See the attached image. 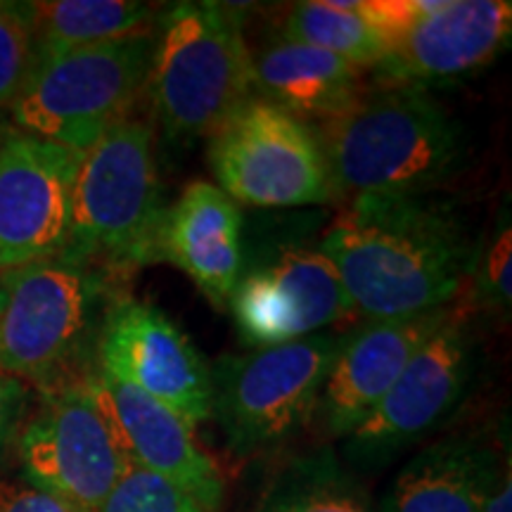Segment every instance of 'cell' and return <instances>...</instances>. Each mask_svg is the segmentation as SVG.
Instances as JSON below:
<instances>
[{"label": "cell", "instance_id": "6da1fadb", "mask_svg": "<svg viewBox=\"0 0 512 512\" xmlns=\"http://www.w3.org/2000/svg\"><path fill=\"white\" fill-rule=\"evenodd\" d=\"M366 320L413 318L456 302L475 240L456 204L427 195H363L347 202L318 245Z\"/></svg>", "mask_w": 512, "mask_h": 512}, {"label": "cell", "instance_id": "7a4b0ae2", "mask_svg": "<svg viewBox=\"0 0 512 512\" xmlns=\"http://www.w3.org/2000/svg\"><path fill=\"white\" fill-rule=\"evenodd\" d=\"M339 200L427 195L467 162L463 126L427 91L373 83L351 110L316 126Z\"/></svg>", "mask_w": 512, "mask_h": 512}, {"label": "cell", "instance_id": "3957f363", "mask_svg": "<svg viewBox=\"0 0 512 512\" xmlns=\"http://www.w3.org/2000/svg\"><path fill=\"white\" fill-rule=\"evenodd\" d=\"M145 98L169 140L214 136L254 98L245 10L183 0L159 12Z\"/></svg>", "mask_w": 512, "mask_h": 512}, {"label": "cell", "instance_id": "277c9868", "mask_svg": "<svg viewBox=\"0 0 512 512\" xmlns=\"http://www.w3.org/2000/svg\"><path fill=\"white\" fill-rule=\"evenodd\" d=\"M164 211L155 124L136 112L81 152L62 254L119 278L159 264Z\"/></svg>", "mask_w": 512, "mask_h": 512}, {"label": "cell", "instance_id": "5b68a950", "mask_svg": "<svg viewBox=\"0 0 512 512\" xmlns=\"http://www.w3.org/2000/svg\"><path fill=\"white\" fill-rule=\"evenodd\" d=\"M0 373L17 380L67 384L72 363L98 337L121 297L119 275L91 261L50 256L3 275Z\"/></svg>", "mask_w": 512, "mask_h": 512}, {"label": "cell", "instance_id": "8992f818", "mask_svg": "<svg viewBox=\"0 0 512 512\" xmlns=\"http://www.w3.org/2000/svg\"><path fill=\"white\" fill-rule=\"evenodd\" d=\"M155 27L36 64L12 102L17 131L86 152L136 114L150 76Z\"/></svg>", "mask_w": 512, "mask_h": 512}, {"label": "cell", "instance_id": "52a82bcc", "mask_svg": "<svg viewBox=\"0 0 512 512\" xmlns=\"http://www.w3.org/2000/svg\"><path fill=\"white\" fill-rule=\"evenodd\" d=\"M344 335L325 330L240 356L211 368V418L235 456H256L302 430Z\"/></svg>", "mask_w": 512, "mask_h": 512}, {"label": "cell", "instance_id": "ba28073f", "mask_svg": "<svg viewBox=\"0 0 512 512\" xmlns=\"http://www.w3.org/2000/svg\"><path fill=\"white\" fill-rule=\"evenodd\" d=\"M207 157L219 188L238 204L290 209L339 200L316 128L256 95L209 138Z\"/></svg>", "mask_w": 512, "mask_h": 512}, {"label": "cell", "instance_id": "9c48e42d", "mask_svg": "<svg viewBox=\"0 0 512 512\" xmlns=\"http://www.w3.org/2000/svg\"><path fill=\"white\" fill-rule=\"evenodd\" d=\"M477 370V342L463 309L451 306L401 370L382 401L347 441V456L358 467H382L403 448L437 430L470 392Z\"/></svg>", "mask_w": 512, "mask_h": 512}, {"label": "cell", "instance_id": "30bf717a", "mask_svg": "<svg viewBox=\"0 0 512 512\" xmlns=\"http://www.w3.org/2000/svg\"><path fill=\"white\" fill-rule=\"evenodd\" d=\"M22 470L69 512H100L131 470L83 377L55 387L19 437Z\"/></svg>", "mask_w": 512, "mask_h": 512}, {"label": "cell", "instance_id": "8fae6325", "mask_svg": "<svg viewBox=\"0 0 512 512\" xmlns=\"http://www.w3.org/2000/svg\"><path fill=\"white\" fill-rule=\"evenodd\" d=\"M247 347H275L325 332L354 313L347 290L318 247L285 245L245 261L228 302Z\"/></svg>", "mask_w": 512, "mask_h": 512}, {"label": "cell", "instance_id": "7c38bea8", "mask_svg": "<svg viewBox=\"0 0 512 512\" xmlns=\"http://www.w3.org/2000/svg\"><path fill=\"white\" fill-rule=\"evenodd\" d=\"M79 162L81 152L15 126L0 133V275L62 254Z\"/></svg>", "mask_w": 512, "mask_h": 512}, {"label": "cell", "instance_id": "4fadbf2b", "mask_svg": "<svg viewBox=\"0 0 512 512\" xmlns=\"http://www.w3.org/2000/svg\"><path fill=\"white\" fill-rule=\"evenodd\" d=\"M102 370L171 408L192 430L211 418V368L162 309L121 294L98 337Z\"/></svg>", "mask_w": 512, "mask_h": 512}, {"label": "cell", "instance_id": "5bb4252c", "mask_svg": "<svg viewBox=\"0 0 512 512\" xmlns=\"http://www.w3.org/2000/svg\"><path fill=\"white\" fill-rule=\"evenodd\" d=\"M512 36L508 0H437L434 8L387 41L373 83L427 91L489 67Z\"/></svg>", "mask_w": 512, "mask_h": 512}, {"label": "cell", "instance_id": "9a60e30c", "mask_svg": "<svg viewBox=\"0 0 512 512\" xmlns=\"http://www.w3.org/2000/svg\"><path fill=\"white\" fill-rule=\"evenodd\" d=\"M83 387L128 465L166 479L209 510L219 512L223 503L219 465L197 444L188 422L100 366L83 377Z\"/></svg>", "mask_w": 512, "mask_h": 512}, {"label": "cell", "instance_id": "2e32d148", "mask_svg": "<svg viewBox=\"0 0 512 512\" xmlns=\"http://www.w3.org/2000/svg\"><path fill=\"white\" fill-rule=\"evenodd\" d=\"M451 306L413 318L366 320L361 328L344 335L313 411L320 430L335 439L349 437L392 389L401 370L439 328Z\"/></svg>", "mask_w": 512, "mask_h": 512}, {"label": "cell", "instance_id": "e0dca14e", "mask_svg": "<svg viewBox=\"0 0 512 512\" xmlns=\"http://www.w3.org/2000/svg\"><path fill=\"white\" fill-rule=\"evenodd\" d=\"M157 256L181 268L216 309H228L247 261L240 204L219 185L190 183L164 211Z\"/></svg>", "mask_w": 512, "mask_h": 512}, {"label": "cell", "instance_id": "ac0fdd59", "mask_svg": "<svg viewBox=\"0 0 512 512\" xmlns=\"http://www.w3.org/2000/svg\"><path fill=\"white\" fill-rule=\"evenodd\" d=\"M252 79L256 98L306 124L339 117L370 88L366 69L278 34L252 48Z\"/></svg>", "mask_w": 512, "mask_h": 512}, {"label": "cell", "instance_id": "d6986e66", "mask_svg": "<svg viewBox=\"0 0 512 512\" xmlns=\"http://www.w3.org/2000/svg\"><path fill=\"white\" fill-rule=\"evenodd\" d=\"M498 453L472 437H448L408 460L377 512H482Z\"/></svg>", "mask_w": 512, "mask_h": 512}, {"label": "cell", "instance_id": "ffe728a7", "mask_svg": "<svg viewBox=\"0 0 512 512\" xmlns=\"http://www.w3.org/2000/svg\"><path fill=\"white\" fill-rule=\"evenodd\" d=\"M36 64L152 29L162 8L138 0H36L27 3Z\"/></svg>", "mask_w": 512, "mask_h": 512}, {"label": "cell", "instance_id": "44dd1931", "mask_svg": "<svg viewBox=\"0 0 512 512\" xmlns=\"http://www.w3.org/2000/svg\"><path fill=\"white\" fill-rule=\"evenodd\" d=\"M273 34L342 57L370 74L384 57V41L358 10V0H304L287 5Z\"/></svg>", "mask_w": 512, "mask_h": 512}, {"label": "cell", "instance_id": "7402d4cb", "mask_svg": "<svg viewBox=\"0 0 512 512\" xmlns=\"http://www.w3.org/2000/svg\"><path fill=\"white\" fill-rule=\"evenodd\" d=\"M259 512H375L361 489L330 456L292 465L261 503Z\"/></svg>", "mask_w": 512, "mask_h": 512}, {"label": "cell", "instance_id": "603a6c76", "mask_svg": "<svg viewBox=\"0 0 512 512\" xmlns=\"http://www.w3.org/2000/svg\"><path fill=\"white\" fill-rule=\"evenodd\" d=\"M510 261H512V228L510 211L505 204L501 214L496 216L486 238L475 242V254H472L470 278L472 294L486 309L508 316L512 304L510 292Z\"/></svg>", "mask_w": 512, "mask_h": 512}, {"label": "cell", "instance_id": "cb8c5ba5", "mask_svg": "<svg viewBox=\"0 0 512 512\" xmlns=\"http://www.w3.org/2000/svg\"><path fill=\"white\" fill-rule=\"evenodd\" d=\"M34 69V29L27 3L0 0V110H10Z\"/></svg>", "mask_w": 512, "mask_h": 512}, {"label": "cell", "instance_id": "d4e9b609", "mask_svg": "<svg viewBox=\"0 0 512 512\" xmlns=\"http://www.w3.org/2000/svg\"><path fill=\"white\" fill-rule=\"evenodd\" d=\"M100 512H214L152 472L131 467Z\"/></svg>", "mask_w": 512, "mask_h": 512}, {"label": "cell", "instance_id": "484cf974", "mask_svg": "<svg viewBox=\"0 0 512 512\" xmlns=\"http://www.w3.org/2000/svg\"><path fill=\"white\" fill-rule=\"evenodd\" d=\"M0 512H69L64 505L31 482L0 479Z\"/></svg>", "mask_w": 512, "mask_h": 512}, {"label": "cell", "instance_id": "4316f807", "mask_svg": "<svg viewBox=\"0 0 512 512\" xmlns=\"http://www.w3.org/2000/svg\"><path fill=\"white\" fill-rule=\"evenodd\" d=\"M482 512H512V477H510V456L505 460L498 456L491 475L486 479Z\"/></svg>", "mask_w": 512, "mask_h": 512}, {"label": "cell", "instance_id": "83f0119b", "mask_svg": "<svg viewBox=\"0 0 512 512\" xmlns=\"http://www.w3.org/2000/svg\"><path fill=\"white\" fill-rule=\"evenodd\" d=\"M24 401H27V387L17 377L0 373V444L8 439L15 425L22 418Z\"/></svg>", "mask_w": 512, "mask_h": 512}, {"label": "cell", "instance_id": "f1b7e54d", "mask_svg": "<svg viewBox=\"0 0 512 512\" xmlns=\"http://www.w3.org/2000/svg\"><path fill=\"white\" fill-rule=\"evenodd\" d=\"M3 302H5V280L3 275H0V309H3Z\"/></svg>", "mask_w": 512, "mask_h": 512}]
</instances>
